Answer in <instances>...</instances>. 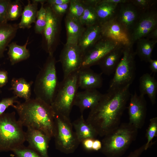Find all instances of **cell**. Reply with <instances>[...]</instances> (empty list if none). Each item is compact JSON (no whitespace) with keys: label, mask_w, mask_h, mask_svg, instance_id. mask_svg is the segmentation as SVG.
Masks as SVG:
<instances>
[{"label":"cell","mask_w":157,"mask_h":157,"mask_svg":"<svg viewBox=\"0 0 157 157\" xmlns=\"http://www.w3.org/2000/svg\"><path fill=\"white\" fill-rule=\"evenodd\" d=\"M130 86L108 90L90 109L86 120L94 128L98 135L104 137L121 124L122 116L131 94Z\"/></svg>","instance_id":"6da1fadb"},{"label":"cell","mask_w":157,"mask_h":157,"mask_svg":"<svg viewBox=\"0 0 157 157\" xmlns=\"http://www.w3.org/2000/svg\"><path fill=\"white\" fill-rule=\"evenodd\" d=\"M16 104L13 107L23 126L40 131L51 138L53 137L55 114L50 105L36 98Z\"/></svg>","instance_id":"7a4b0ae2"},{"label":"cell","mask_w":157,"mask_h":157,"mask_svg":"<svg viewBox=\"0 0 157 157\" xmlns=\"http://www.w3.org/2000/svg\"><path fill=\"white\" fill-rule=\"evenodd\" d=\"M138 130L129 123H122L104 137L101 151L107 157H119L137 135Z\"/></svg>","instance_id":"3957f363"},{"label":"cell","mask_w":157,"mask_h":157,"mask_svg":"<svg viewBox=\"0 0 157 157\" xmlns=\"http://www.w3.org/2000/svg\"><path fill=\"white\" fill-rule=\"evenodd\" d=\"M56 63V60L53 56L49 55L37 76L34 87L35 98L40 99L51 105L59 84Z\"/></svg>","instance_id":"277c9868"},{"label":"cell","mask_w":157,"mask_h":157,"mask_svg":"<svg viewBox=\"0 0 157 157\" xmlns=\"http://www.w3.org/2000/svg\"><path fill=\"white\" fill-rule=\"evenodd\" d=\"M15 114L13 111L0 115V152L12 151L26 141V132Z\"/></svg>","instance_id":"5b68a950"},{"label":"cell","mask_w":157,"mask_h":157,"mask_svg":"<svg viewBox=\"0 0 157 157\" xmlns=\"http://www.w3.org/2000/svg\"><path fill=\"white\" fill-rule=\"evenodd\" d=\"M78 70L63 78L58 88L51 106L55 114L70 118V114L78 88Z\"/></svg>","instance_id":"8992f818"},{"label":"cell","mask_w":157,"mask_h":157,"mask_svg":"<svg viewBox=\"0 0 157 157\" xmlns=\"http://www.w3.org/2000/svg\"><path fill=\"white\" fill-rule=\"evenodd\" d=\"M133 45L124 46L123 54L110 81L108 90H113L131 85L135 76V56Z\"/></svg>","instance_id":"52a82bcc"},{"label":"cell","mask_w":157,"mask_h":157,"mask_svg":"<svg viewBox=\"0 0 157 157\" xmlns=\"http://www.w3.org/2000/svg\"><path fill=\"white\" fill-rule=\"evenodd\" d=\"M70 118L55 114L53 138L56 148L66 154L73 153L80 143Z\"/></svg>","instance_id":"ba28073f"},{"label":"cell","mask_w":157,"mask_h":157,"mask_svg":"<svg viewBox=\"0 0 157 157\" xmlns=\"http://www.w3.org/2000/svg\"><path fill=\"white\" fill-rule=\"evenodd\" d=\"M47 14L46 25L42 34V45L49 55H53L60 40L63 17L55 14L47 3L44 5Z\"/></svg>","instance_id":"9c48e42d"},{"label":"cell","mask_w":157,"mask_h":157,"mask_svg":"<svg viewBox=\"0 0 157 157\" xmlns=\"http://www.w3.org/2000/svg\"><path fill=\"white\" fill-rule=\"evenodd\" d=\"M121 45H123L112 39L102 36L94 45L84 54L80 68L90 67L98 65L107 54Z\"/></svg>","instance_id":"30bf717a"},{"label":"cell","mask_w":157,"mask_h":157,"mask_svg":"<svg viewBox=\"0 0 157 157\" xmlns=\"http://www.w3.org/2000/svg\"><path fill=\"white\" fill-rule=\"evenodd\" d=\"M157 28V12L153 7L142 12L130 36L131 44L138 39L145 38L149 33Z\"/></svg>","instance_id":"8fae6325"},{"label":"cell","mask_w":157,"mask_h":157,"mask_svg":"<svg viewBox=\"0 0 157 157\" xmlns=\"http://www.w3.org/2000/svg\"><path fill=\"white\" fill-rule=\"evenodd\" d=\"M83 54L78 45L65 44L59 56L63 78L80 68Z\"/></svg>","instance_id":"7c38bea8"},{"label":"cell","mask_w":157,"mask_h":157,"mask_svg":"<svg viewBox=\"0 0 157 157\" xmlns=\"http://www.w3.org/2000/svg\"><path fill=\"white\" fill-rule=\"evenodd\" d=\"M128 107L129 123L138 129L144 125L147 114V103L144 96L135 91L131 94Z\"/></svg>","instance_id":"4fadbf2b"},{"label":"cell","mask_w":157,"mask_h":157,"mask_svg":"<svg viewBox=\"0 0 157 157\" xmlns=\"http://www.w3.org/2000/svg\"><path fill=\"white\" fill-rule=\"evenodd\" d=\"M142 12L129 2L118 5L115 17L130 36Z\"/></svg>","instance_id":"5bb4252c"},{"label":"cell","mask_w":157,"mask_h":157,"mask_svg":"<svg viewBox=\"0 0 157 157\" xmlns=\"http://www.w3.org/2000/svg\"><path fill=\"white\" fill-rule=\"evenodd\" d=\"M101 25L102 36L124 46L131 44L129 35L115 17Z\"/></svg>","instance_id":"9a60e30c"},{"label":"cell","mask_w":157,"mask_h":157,"mask_svg":"<svg viewBox=\"0 0 157 157\" xmlns=\"http://www.w3.org/2000/svg\"><path fill=\"white\" fill-rule=\"evenodd\" d=\"M26 132V141L28 146L42 157H49L48 148L51 139L40 131L27 128Z\"/></svg>","instance_id":"2e32d148"},{"label":"cell","mask_w":157,"mask_h":157,"mask_svg":"<svg viewBox=\"0 0 157 157\" xmlns=\"http://www.w3.org/2000/svg\"><path fill=\"white\" fill-rule=\"evenodd\" d=\"M103 82L101 74L95 72L90 67L80 68L78 70V88L84 90L97 89Z\"/></svg>","instance_id":"e0dca14e"},{"label":"cell","mask_w":157,"mask_h":157,"mask_svg":"<svg viewBox=\"0 0 157 157\" xmlns=\"http://www.w3.org/2000/svg\"><path fill=\"white\" fill-rule=\"evenodd\" d=\"M103 94L96 89L78 92L74 105L78 107L81 114H83L85 110L90 109L94 107L100 101Z\"/></svg>","instance_id":"ac0fdd59"},{"label":"cell","mask_w":157,"mask_h":157,"mask_svg":"<svg viewBox=\"0 0 157 157\" xmlns=\"http://www.w3.org/2000/svg\"><path fill=\"white\" fill-rule=\"evenodd\" d=\"M102 36L101 25L99 23L85 27L78 44L83 55L94 45Z\"/></svg>","instance_id":"d6986e66"},{"label":"cell","mask_w":157,"mask_h":157,"mask_svg":"<svg viewBox=\"0 0 157 157\" xmlns=\"http://www.w3.org/2000/svg\"><path fill=\"white\" fill-rule=\"evenodd\" d=\"M65 23L67 34L66 44L78 45L85 27L81 24L79 19L67 14Z\"/></svg>","instance_id":"ffe728a7"},{"label":"cell","mask_w":157,"mask_h":157,"mask_svg":"<svg viewBox=\"0 0 157 157\" xmlns=\"http://www.w3.org/2000/svg\"><path fill=\"white\" fill-rule=\"evenodd\" d=\"M124 46L111 51L100 60L98 65L102 73L109 76L114 72L122 56Z\"/></svg>","instance_id":"44dd1931"},{"label":"cell","mask_w":157,"mask_h":157,"mask_svg":"<svg viewBox=\"0 0 157 157\" xmlns=\"http://www.w3.org/2000/svg\"><path fill=\"white\" fill-rule=\"evenodd\" d=\"M80 143L87 138L96 139L98 135L94 128L84 119L83 114L72 123Z\"/></svg>","instance_id":"7402d4cb"},{"label":"cell","mask_w":157,"mask_h":157,"mask_svg":"<svg viewBox=\"0 0 157 157\" xmlns=\"http://www.w3.org/2000/svg\"><path fill=\"white\" fill-rule=\"evenodd\" d=\"M140 94H147L152 105L156 102L157 93V81L154 77L148 73L143 74L139 78Z\"/></svg>","instance_id":"603a6c76"},{"label":"cell","mask_w":157,"mask_h":157,"mask_svg":"<svg viewBox=\"0 0 157 157\" xmlns=\"http://www.w3.org/2000/svg\"><path fill=\"white\" fill-rule=\"evenodd\" d=\"M18 28L16 24H0V59L3 56L4 52L15 37Z\"/></svg>","instance_id":"cb8c5ba5"},{"label":"cell","mask_w":157,"mask_h":157,"mask_svg":"<svg viewBox=\"0 0 157 157\" xmlns=\"http://www.w3.org/2000/svg\"><path fill=\"white\" fill-rule=\"evenodd\" d=\"M38 3L35 0H28L25 6L21 15V21L18 24L19 28H29L35 23L37 16Z\"/></svg>","instance_id":"d4e9b609"},{"label":"cell","mask_w":157,"mask_h":157,"mask_svg":"<svg viewBox=\"0 0 157 157\" xmlns=\"http://www.w3.org/2000/svg\"><path fill=\"white\" fill-rule=\"evenodd\" d=\"M118 5L100 0L95 6L99 23L101 25L115 18Z\"/></svg>","instance_id":"484cf974"},{"label":"cell","mask_w":157,"mask_h":157,"mask_svg":"<svg viewBox=\"0 0 157 157\" xmlns=\"http://www.w3.org/2000/svg\"><path fill=\"white\" fill-rule=\"evenodd\" d=\"M28 41V38L24 45H18L15 42L9 44L8 54L11 65L26 60L30 57V51L26 48Z\"/></svg>","instance_id":"4316f807"},{"label":"cell","mask_w":157,"mask_h":157,"mask_svg":"<svg viewBox=\"0 0 157 157\" xmlns=\"http://www.w3.org/2000/svg\"><path fill=\"white\" fill-rule=\"evenodd\" d=\"M135 55H137L141 61L149 63L151 59L153 50L157 42V40L142 38L136 42Z\"/></svg>","instance_id":"83f0119b"},{"label":"cell","mask_w":157,"mask_h":157,"mask_svg":"<svg viewBox=\"0 0 157 157\" xmlns=\"http://www.w3.org/2000/svg\"><path fill=\"white\" fill-rule=\"evenodd\" d=\"M33 83L32 81L28 82L23 78H13L11 82L10 90H13L15 96L27 100L31 98Z\"/></svg>","instance_id":"f1b7e54d"},{"label":"cell","mask_w":157,"mask_h":157,"mask_svg":"<svg viewBox=\"0 0 157 157\" xmlns=\"http://www.w3.org/2000/svg\"><path fill=\"white\" fill-rule=\"evenodd\" d=\"M100 0H84L85 8L84 12L79 20L85 27L99 23L95 10V6Z\"/></svg>","instance_id":"f546056e"},{"label":"cell","mask_w":157,"mask_h":157,"mask_svg":"<svg viewBox=\"0 0 157 157\" xmlns=\"http://www.w3.org/2000/svg\"><path fill=\"white\" fill-rule=\"evenodd\" d=\"M84 0H70L67 14L79 19L85 9Z\"/></svg>","instance_id":"4dcf8cb0"},{"label":"cell","mask_w":157,"mask_h":157,"mask_svg":"<svg viewBox=\"0 0 157 157\" xmlns=\"http://www.w3.org/2000/svg\"><path fill=\"white\" fill-rule=\"evenodd\" d=\"M23 10L20 0L11 1L8 9L6 17L7 22L18 19L21 16Z\"/></svg>","instance_id":"1f68e13d"},{"label":"cell","mask_w":157,"mask_h":157,"mask_svg":"<svg viewBox=\"0 0 157 157\" xmlns=\"http://www.w3.org/2000/svg\"><path fill=\"white\" fill-rule=\"evenodd\" d=\"M44 3H41V6L38 10L37 17L35 22V32L42 34L44 29L47 21V12L44 7Z\"/></svg>","instance_id":"d6a6232c"},{"label":"cell","mask_w":157,"mask_h":157,"mask_svg":"<svg viewBox=\"0 0 157 157\" xmlns=\"http://www.w3.org/2000/svg\"><path fill=\"white\" fill-rule=\"evenodd\" d=\"M157 135V117H155L150 119L149 126L146 130V135L147 142L145 144V151L149 147L152 140Z\"/></svg>","instance_id":"836d02e7"},{"label":"cell","mask_w":157,"mask_h":157,"mask_svg":"<svg viewBox=\"0 0 157 157\" xmlns=\"http://www.w3.org/2000/svg\"><path fill=\"white\" fill-rule=\"evenodd\" d=\"M12 151L14 157H42L29 147L24 144L15 149Z\"/></svg>","instance_id":"e575fe53"},{"label":"cell","mask_w":157,"mask_h":157,"mask_svg":"<svg viewBox=\"0 0 157 157\" xmlns=\"http://www.w3.org/2000/svg\"><path fill=\"white\" fill-rule=\"evenodd\" d=\"M154 0H130V2L141 12L152 8L156 2Z\"/></svg>","instance_id":"d590c367"},{"label":"cell","mask_w":157,"mask_h":157,"mask_svg":"<svg viewBox=\"0 0 157 157\" xmlns=\"http://www.w3.org/2000/svg\"><path fill=\"white\" fill-rule=\"evenodd\" d=\"M17 98L14 96L12 97L4 98L0 101V115L4 113L8 107L11 106L13 107L15 103L18 102L17 100Z\"/></svg>","instance_id":"8d00e7d4"},{"label":"cell","mask_w":157,"mask_h":157,"mask_svg":"<svg viewBox=\"0 0 157 157\" xmlns=\"http://www.w3.org/2000/svg\"><path fill=\"white\" fill-rule=\"evenodd\" d=\"M11 1L0 0V24L8 22L6 19L7 12Z\"/></svg>","instance_id":"74e56055"},{"label":"cell","mask_w":157,"mask_h":157,"mask_svg":"<svg viewBox=\"0 0 157 157\" xmlns=\"http://www.w3.org/2000/svg\"><path fill=\"white\" fill-rule=\"evenodd\" d=\"M49 5L55 14L59 16L63 17L64 15L67 13V12L69 3L58 5Z\"/></svg>","instance_id":"f35d334b"},{"label":"cell","mask_w":157,"mask_h":157,"mask_svg":"<svg viewBox=\"0 0 157 157\" xmlns=\"http://www.w3.org/2000/svg\"><path fill=\"white\" fill-rule=\"evenodd\" d=\"M8 81L7 72L5 71H0V88L5 85Z\"/></svg>","instance_id":"ab89813d"},{"label":"cell","mask_w":157,"mask_h":157,"mask_svg":"<svg viewBox=\"0 0 157 157\" xmlns=\"http://www.w3.org/2000/svg\"><path fill=\"white\" fill-rule=\"evenodd\" d=\"M144 144L139 148L131 152L126 157H139L145 150Z\"/></svg>","instance_id":"60d3db41"},{"label":"cell","mask_w":157,"mask_h":157,"mask_svg":"<svg viewBox=\"0 0 157 157\" xmlns=\"http://www.w3.org/2000/svg\"><path fill=\"white\" fill-rule=\"evenodd\" d=\"M95 139L87 138L83 140L81 142L84 147L88 151L92 150V147L94 140Z\"/></svg>","instance_id":"b9f144b4"},{"label":"cell","mask_w":157,"mask_h":157,"mask_svg":"<svg viewBox=\"0 0 157 157\" xmlns=\"http://www.w3.org/2000/svg\"><path fill=\"white\" fill-rule=\"evenodd\" d=\"M70 0H47V3L49 5L60 4L69 3Z\"/></svg>","instance_id":"7bdbcfd3"},{"label":"cell","mask_w":157,"mask_h":157,"mask_svg":"<svg viewBox=\"0 0 157 157\" xmlns=\"http://www.w3.org/2000/svg\"><path fill=\"white\" fill-rule=\"evenodd\" d=\"M149 63V68L151 71L154 73L157 72V60L151 59Z\"/></svg>","instance_id":"ee69618b"},{"label":"cell","mask_w":157,"mask_h":157,"mask_svg":"<svg viewBox=\"0 0 157 157\" xmlns=\"http://www.w3.org/2000/svg\"><path fill=\"white\" fill-rule=\"evenodd\" d=\"M102 147L101 142L97 139H94L92 147V150L95 151L100 150Z\"/></svg>","instance_id":"f6af8a7d"},{"label":"cell","mask_w":157,"mask_h":157,"mask_svg":"<svg viewBox=\"0 0 157 157\" xmlns=\"http://www.w3.org/2000/svg\"><path fill=\"white\" fill-rule=\"evenodd\" d=\"M145 38L149 39L157 40V28L150 32Z\"/></svg>","instance_id":"bcb514c9"},{"label":"cell","mask_w":157,"mask_h":157,"mask_svg":"<svg viewBox=\"0 0 157 157\" xmlns=\"http://www.w3.org/2000/svg\"><path fill=\"white\" fill-rule=\"evenodd\" d=\"M105 2L112 4L119 5V4L129 2V0H103Z\"/></svg>","instance_id":"7dc6e473"},{"label":"cell","mask_w":157,"mask_h":157,"mask_svg":"<svg viewBox=\"0 0 157 157\" xmlns=\"http://www.w3.org/2000/svg\"><path fill=\"white\" fill-rule=\"evenodd\" d=\"M1 92V90H0V93Z\"/></svg>","instance_id":"c3c4849f"}]
</instances>
